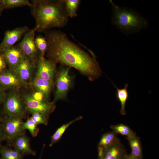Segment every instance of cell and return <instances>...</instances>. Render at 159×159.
Returning a JSON list of instances; mask_svg holds the SVG:
<instances>
[{
    "label": "cell",
    "instance_id": "7",
    "mask_svg": "<svg viewBox=\"0 0 159 159\" xmlns=\"http://www.w3.org/2000/svg\"><path fill=\"white\" fill-rule=\"evenodd\" d=\"M1 122L6 135V140L11 145L14 140L20 136L25 134L22 119L16 116H7L1 117Z\"/></svg>",
    "mask_w": 159,
    "mask_h": 159
},
{
    "label": "cell",
    "instance_id": "5",
    "mask_svg": "<svg viewBox=\"0 0 159 159\" xmlns=\"http://www.w3.org/2000/svg\"><path fill=\"white\" fill-rule=\"evenodd\" d=\"M26 111L24 102L18 90H9L3 103L2 110L3 117L14 116L23 119L25 117Z\"/></svg>",
    "mask_w": 159,
    "mask_h": 159
},
{
    "label": "cell",
    "instance_id": "31",
    "mask_svg": "<svg viewBox=\"0 0 159 159\" xmlns=\"http://www.w3.org/2000/svg\"><path fill=\"white\" fill-rule=\"evenodd\" d=\"M123 159H138L134 156H133L131 153L130 154H127Z\"/></svg>",
    "mask_w": 159,
    "mask_h": 159
},
{
    "label": "cell",
    "instance_id": "13",
    "mask_svg": "<svg viewBox=\"0 0 159 159\" xmlns=\"http://www.w3.org/2000/svg\"><path fill=\"white\" fill-rule=\"evenodd\" d=\"M36 67L26 57L13 71L22 82L26 86L33 79L34 70Z\"/></svg>",
    "mask_w": 159,
    "mask_h": 159
},
{
    "label": "cell",
    "instance_id": "24",
    "mask_svg": "<svg viewBox=\"0 0 159 159\" xmlns=\"http://www.w3.org/2000/svg\"><path fill=\"white\" fill-rule=\"evenodd\" d=\"M35 42L39 54L44 56L48 49V44L45 37L38 35L35 38Z\"/></svg>",
    "mask_w": 159,
    "mask_h": 159
},
{
    "label": "cell",
    "instance_id": "3",
    "mask_svg": "<svg viewBox=\"0 0 159 159\" xmlns=\"http://www.w3.org/2000/svg\"><path fill=\"white\" fill-rule=\"evenodd\" d=\"M112 7V24L127 36L146 29L148 21L132 9L120 7L111 1Z\"/></svg>",
    "mask_w": 159,
    "mask_h": 159
},
{
    "label": "cell",
    "instance_id": "21",
    "mask_svg": "<svg viewBox=\"0 0 159 159\" xmlns=\"http://www.w3.org/2000/svg\"><path fill=\"white\" fill-rule=\"evenodd\" d=\"M65 9L68 16L73 18L77 15V11L80 4V0H64Z\"/></svg>",
    "mask_w": 159,
    "mask_h": 159
},
{
    "label": "cell",
    "instance_id": "4",
    "mask_svg": "<svg viewBox=\"0 0 159 159\" xmlns=\"http://www.w3.org/2000/svg\"><path fill=\"white\" fill-rule=\"evenodd\" d=\"M24 93L21 95L27 111L32 113L37 112L48 118L55 108V103L44 99L40 94Z\"/></svg>",
    "mask_w": 159,
    "mask_h": 159
},
{
    "label": "cell",
    "instance_id": "10",
    "mask_svg": "<svg viewBox=\"0 0 159 159\" xmlns=\"http://www.w3.org/2000/svg\"><path fill=\"white\" fill-rule=\"evenodd\" d=\"M0 85L6 90H19L27 87L13 71L9 69L0 72Z\"/></svg>",
    "mask_w": 159,
    "mask_h": 159
},
{
    "label": "cell",
    "instance_id": "20",
    "mask_svg": "<svg viewBox=\"0 0 159 159\" xmlns=\"http://www.w3.org/2000/svg\"><path fill=\"white\" fill-rule=\"evenodd\" d=\"M82 118V117L80 116L69 122L63 125L58 128L51 137L49 146H52L60 139L66 130L71 124Z\"/></svg>",
    "mask_w": 159,
    "mask_h": 159
},
{
    "label": "cell",
    "instance_id": "18",
    "mask_svg": "<svg viewBox=\"0 0 159 159\" xmlns=\"http://www.w3.org/2000/svg\"><path fill=\"white\" fill-rule=\"evenodd\" d=\"M111 82L117 90L115 94L116 97L120 102L121 105L120 113L122 115H125L126 113L125 110V105L129 97V94L127 90L128 85L125 84L123 88H118L113 82Z\"/></svg>",
    "mask_w": 159,
    "mask_h": 159
},
{
    "label": "cell",
    "instance_id": "6",
    "mask_svg": "<svg viewBox=\"0 0 159 159\" xmlns=\"http://www.w3.org/2000/svg\"><path fill=\"white\" fill-rule=\"evenodd\" d=\"M70 67H62L57 71L56 75V90L52 101L55 103L58 100L65 99L72 86L73 77L69 74Z\"/></svg>",
    "mask_w": 159,
    "mask_h": 159
},
{
    "label": "cell",
    "instance_id": "34",
    "mask_svg": "<svg viewBox=\"0 0 159 159\" xmlns=\"http://www.w3.org/2000/svg\"><path fill=\"white\" fill-rule=\"evenodd\" d=\"M1 117H0V124L1 123Z\"/></svg>",
    "mask_w": 159,
    "mask_h": 159
},
{
    "label": "cell",
    "instance_id": "9",
    "mask_svg": "<svg viewBox=\"0 0 159 159\" xmlns=\"http://www.w3.org/2000/svg\"><path fill=\"white\" fill-rule=\"evenodd\" d=\"M57 63L54 61L45 58L39 54L36 64L37 67L36 74L44 79L53 81L57 70Z\"/></svg>",
    "mask_w": 159,
    "mask_h": 159
},
{
    "label": "cell",
    "instance_id": "11",
    "mask_svg": "<svg viewBox=\"0 0 159 159\" xmlns=\"http://www.w3.org/2000/svg\"><path fill=\"white\" fill-rule=\"evenodd\" d=\"M1 52L2 53L9 69L14 70L26 57L17 45L5 48Z\"/></svg>",
    "mask_w": 159,
    "mask_h": 159
},
{
    "label": "cell",
    "instance_id": "15",
    "mask_svg": "<svg viewBox=\"0 0 159 159\" xmlns=\"http://www.w3.org/2000/svg\"><path fill=\"white\" fill-rule=\"evenodd\" d=\"M31 83L36 92L41 94L44 99L48 100L53 87V81L46 80L36 75Z\"/></svg>",
    "mask_w": 159,
    "mask_h": 159
},
{
    "label": "cell",
    "instance_id": "27",
    "mask_svg": "<svg viewBox=\"0 0 159 159\" xmlns=\"http://www.w3.org/2000/svg\"><path fill=\"white\" fill-rule=\"evenodd\" d=\"M32 116L30 118L37 125L40 124L47 125L48 118L43 115L39 113L34 112L31 113Z\"/></svg>",
    "mask_w": 159,
    "mask_h": 159
},
{
    "label": "cell",
    "instance_id": "22",
    "mask_svg": "<svg viewBox=\"0 0 159 159\" xmlns=\"http://www.w3.org/2000/svg\"><path fill=\"white\" fill-rule=\"evenodd\" d=\"M31 3L28 0H1L0 6L4 9H11L25 6H30Z\"/></svg>",
    "mask_w": 159,
    "mask_h": 159
},
{
    "label": "cell",
    "instance_id": "26",
    "mask_svg": "<svg viewBox=\"0 0 159 159\" xmlns=\"http://www.w3.org/2000/svg\"><path fill=\"white\" fill-rule=\"evenodd\" d=\"M37 125L30 118L28 117L26 120L24 122L23 127L25 129L28 130L33 137H36L39 131Z\"/></svg>",
    "mask_w": 159,
    "mask_h": 159
},
{
    "label": "cell",
    "instance_id": "25",
    "mask_svg": "<svg viewBox=\"0 0 159 159\" xmlns=\"http://www.w3.org/2000/svg\"><path fill=\"white\" fill-rule=\"evenodd\" d=\"M110 128L117 134H120L127 137L135 133L129 127L122 124L111 125Z\"/></svg>",
    "mask_w": 159,
    "mask_h": 159
},
{
    "label": "cell",
    "instance_id": "16",
    "mask_svg": "<svg viewBox=\"0 0 159 159\" xmlns=\"http://www.w3.org/2000/svg\"><path fill=\"white\" fill-rule=\"evenodd\" d=\"M14 149L24 155H35L36 152L32 150L30 146L29 138L25 134L20 136L12 143Z\"/></svg>",
    "mask_w": 159,
    "mask_h": 159
},
{
    "label": "cell",
    "instance_id": "29",
    "mask_svg": "<svg viewBox=\"0 0 159 159\" xmlns=\"http://www.w3.org/2000/svg\"><path fill=\"white\" fill-rule=\"evenodd\" d=\"M6 95V90L0 85V105L4 102Z\"/></svg>",
    "mask_w": 159,
    "mask_h": 159
},
{
    "label": "cell",
    "instance_id": "19",
    "mask_svg": "<svg viewBox=\"0 0 159 159\" xmlns=\"http://www.w3.org/2000/svg\"><path fill=\"white\" fill-rule=\"evenodd\" d=\"M0 159H22L24 154L6 145L0 147Z\"/></svg>",
    "mask_w": 159,
    "mask_h": 159
},
{
    "label": "cell",
    "instance_id": "33",
    "mask_svg": "<svg viewBox=\"0 0 159 159\" xmlns=\"http://www.w3.org/2000/svg\"><path fill=\"white\" fill-rule=\"evenodd\" d=\"M3 9L1 7V6H0V15Z\"/></svg>",
    "mask_w": 159,
    "mask_h": 159
},
{
    "label": "cell",
    "instance_id": "30",
    "mask_svg": "<svg viewBox=\"0 0 159 159\" xmlns=\"http://www.w3.org/2000/svg\"><path fill=\"white\" fill-rule=\"evenodd\" d=\"M6 140V134L1 123L0 124V147L1 146L2 143L4 140Z\"/></svg>",
    "mask_w": 159,
    "mask_h": 159
},
{
    "label": "cell",
    "instance_id": "17",
    "mask_svg": "<svg viewBox=\"0 0 159 159\" xmlns=\"http://www.w3.org/2000/svg\"><path fill=\"white\" fill-rule=\"evenodd\" d=\"M132 150L131 154L138 159H143L141 144L140 138L135 134L126 137Z\"/></svg>",
    "mask_w": 159,
    "mask_h": 159
},
{
    "label": "cell",
    "instance_id": "8",
    "mask_svg": "<svg viewBox=\"0 0 159 159\" xmlns=\"http://www.w3.org/2000/svg\"><path fill=\"white\" fill-rule=\"evenodd\" d=\"M36 31L35 28L29 30L24 34L22 40L17 45L35 67L39 54L35 42V35Z\"/></svg>",
    "mask_w": 159,
    "mask_h": 159
},
{
    "label": "cell",
    "instance_id": "32",
    "mask_svg": "<svg viewBox=\"0 0 159 159\" xmlns=\"http://www.w3.org/2000/svg\"><path fill=\"white\" fill-rule=\"evenodd\" d=\"M45 145L44 144V145L43 146V148H42V153H41V156H40V157H39V159H41V156H42V152H43V150L44 148V147H45Z\"/></svg>",
    "mask_w": 159,
    "mask_h": 159
},
{
    "label": "cell",
    "instance_id": "14",
    "mask_svg": "<svg viewBox=\"0 0 159 159\" xmlns=\"http://www.w3.org/2000/svg\"><path fill=\"white\" fill-rule=\"evenodd\" d=\"M103 147L102 159H123L127 154L126 149L118 138L112 144Z\"/></svg>",
    "mask_w": 159,
    "mask_h": 159
},
{
    "label": "cell",
    "instance_id": "35",
    "mask_svg": "<svg viewBox=\"0 0 159 159\" xmlns=\"http://www.w3.org/2000/svg\"><path fill=\"white\" fill-rule=\"evenodd\" d=\"M1 0H0V3L1 2Z\"/></svg>",
    "mask_w": 159,
    "mask_h": 159
},
{
    "label": "cell",
    "instance_id": "23",
    "mask_svg": "<svg viewBox=\"0 0 159 159\" xmlns=\"http://www.w3.org/2000/svg\"><path fill=\"white\" fill-rule=\"evenodd\" d=\"M117 134L114 131L104 134L98 143V146L105 147L113 143L117 138Z\"/></svg>",
    "mask_w": 159,
    "mask_h": 159
},
{
    "label": "cell",
    "instance_id": "12",
    "mask_svg": "<svg viewBox=\"0 0 159 159\" xmlns=\"http://www.w3.org/2000/svg\"><path fill=\"white\" fill-rule=\"evenodd\" d=\"M29 30L28 27L24 26L6 31L5 33L4 37L0 44V51L4 49L14 46Z\"/></svg>",
    "mask_w": 159,
    "mask_h": 159
},
{
    "label": "cell",
    "instance_id": "2",
    "mask_svg": "<svg viewBox=\"0 0 159 159\" xmlns=\"http://www.w3.org/2000/svg\"><path fill=\"white\" fill-rule=\"evenodd\" d=\"M30 6L36 23L35 28L44 32L54 28H61L68 23L64 0H33Z\"/></svg>",
    "mask_w": 159,
    "mask_h": 159
},
{
    "label": "cell",
    "instance_id": "1",
    "mask_svg": "<svg viewBox=\"0 0 159 159\" xmlns=\"http://www.w3.org/2000/svg\"><path fill=\"white\" fill-rule=\"evenodd\" d=\"M45 33L48 59L75 68L92 81L101 76L102 70L93 52L90 55L61 31L49 30Z\"/></svg>",
    "mask_w": 159,
    "mask_h": 159
},
{
    "label": "cell",
    "instance_id": "28",
    "mask_svg": "<svg viewBox=\"0 0 159 159\" xmlns=\"http://www.w3.org/2000/svg\"><path fill=\"white\" fill-rule=\"evenodd\" d=\"M7 65L4 57L2 52L0 51V72L7 69Z\"/></svg>",
    "mask_w": 159,
    "mask_h": 159
}]
</instances>
